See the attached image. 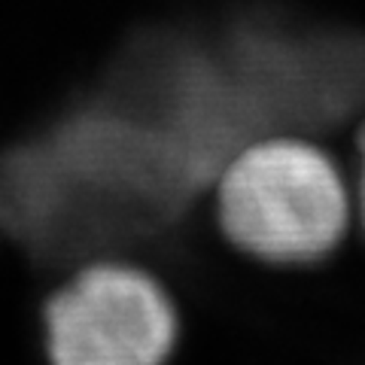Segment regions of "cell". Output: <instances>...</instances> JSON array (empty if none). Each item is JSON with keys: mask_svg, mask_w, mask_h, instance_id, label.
Returning a JSON list of instances; mask_svg holds the SVG:
<instances>
[{"mask_svg": "<svg viewBox=\"0 0 365 365\" xmlns=\"http://www.w3.org/2000/svg\"><path fill=\"white\" fill-rule=\"evenodd\" d=\"M216 237L253 265H323L356 237L350 162L311 131H268L241 143L207 192Z\"/></svg>", "mask_w": 365, "mask_h": 365, "instance_id": "cell-1", "label": "cell"}, {"mask_svg": "<svg viewBox=\"0 0 365 365\" xmlns=\"http://www.w3.org/2000/svg\"><path fill=\"white\" fill-rule=\"evenodd\" d=\"M40 335L49 365H168L182 338V307L150 259L95 253L46 289Z\"/></svg>", "mask_w": 365, "mask_h": 365, "instance_id": "cell-2", "label": "cell"}, {"mask_svg": "<svg viewBox=\"0 0 365 365\" xmlns=\"http://www.w3.org/2000/svg\"><path fill=\"white\" fill-rule=\"evenodd\" d=\"M350 174H353V189H356V235L365 244V113L353 125L350 137Z\"/></svg>", "mask_w": 365, "mask_h": 365, "instance_id": "cell-3", "label": "cell"}]
</instances>
